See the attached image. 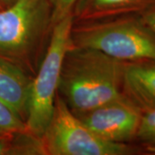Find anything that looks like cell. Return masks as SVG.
<instances>
[{
    "label": "cell",
    "mask_w": 155,
    "mask_h": 155,
    "mask_svg": "<svg viewBox=\"0 0 155 155\" xmlns=\"http://www.w3.org/2000/svg\"><path fill=\"white\" fill-rule=\"evenodd\" d=\"M135 140L145 149L155 153V110L142 113Z\"/></svg>",
    "instance_id": "11"
},
{
    "label": "cell",
    "mask_w": 155,
    "mask_h": 155,
    "mask_svg": "<svg viewBox=\"0 0 155 155\" xmlns=\"http://www.w3.org/2000/svg\"><path fill=\"white\" fill-rule=\"evenodd\" d=\"M73 22V15L71 14L53 26L44 57L31 81L25 124L27 132L36 138H42L52 119L61 67L71 46Z\"/></svg>",
    "instance_id": "4"
},
{
    "label": "cell",
    "mask_w": 155,
    "mask_h": 155,
    "mask_svg": "<svg viewBox=\"0 0 155 155\" xmlns=\"http://www.w3.org/2000/svg\"><path fill=\"white\" fill-rule=\"evenodd\" d=\"M52 7L53 26L67 16L72 14L78 0H49Z\"/></svg>",
    "instance_id": "13"
},
{
    "label": "cell",
    "mask_w": 155,
    "mask_h": 155,
    "mask_svg": "<svg viewBox=\"0 0 155 155\" xmlns=\"http://www.w3.org/2000/svg\"><path fill=\"white\" fill-rule=\"evenodd\" d=\"M46 155L41 139L26 132L0 135V155Z\"/></svg>",
    "instance_id": "10"
},
{
    "label": "cell",
    "mask_w": 155,
    "mask_h": 155,
    "mask_svg": "<svg viewBox=\"0 0 155 155\" xmlns=\"http://www.w3.org/2000/svg\"><path fill=\"white\" fill-rule=\"evenodd\" d=\"M122 91L142 113L155 110V61L125 62Z\"/></svg>",
    "instance_id": "8"
},
{
    "label": "cell",
    "mask_w": 155,
    "mask_h": 155,
    "mask_svg": "<svg viewBox=\"0 0 155 155\" xmlns=\"http://www.w3.org/2000/svg\"><path fill=\"white\" fill-rule=\"evenodd\" d=\"M41 140L46 155H128L140 152L127 143L100 138L72 113L59 95Z\"/></svg>",
    "instance_id": "5"
},
{
    "label": "cell",
    "mask_w": 155,
    "mask_h": 155,
    "mask_svg": "<svg viewBox=\"0 0 155 155\" xmlns=\"http://www.w3.org/2000/svg\"><path fill=\"white\" fill-rule=\"evenodd\" d=\"M33 76L16 62L0 56V100L25 122Z\"/></svg>",
    "instance_id": "7"
},
{
    "label": "cell",
    "mask_w": 155,
    "mask_h": 155,
    "mask_svg": "<svg viewBox=\"0 0 155 155\" xmlns=\"http://www.w3.org/2000/svg\"><path fill=\"white\" fill-rule=\"evenodd\" d=\"M71 45L122 62L155 61V34L139 15L73 22Z\"/></svg>",
    "instance_id": "2"
},
{
    "label": "cell",
    "mask_w": 155,
    "mask_h": 155,
    "mask_svg": "<svg viewBox=\"0 0 155 155\" xmlns=\"http://www.w3.org/2000/svg\"><path fill=\"white\" fill-rule=\"evenodd\" d=\"M26 131L25 122L0 100V135Z\"/></svg>",
    "instance_id": "12"
},
{
    "label": "cell",
    "mask_w": 155,
    "mask_h": 155,
    "mask_svg": "<svg viewBox=\"0 0 155 155\" xmlns=\"http://www.w3.org/2000/svg\"><path fill=\"white\" fill-rule=\"evenodd\" d=\"M16 0H0V7L3 9V8H5L8 7L11 5H12Z\"/></svg>",
    "instance_id": "15"
},
{
    "label": "cell",
    "mask_w": 155,
    "mask_h": 155,
    "mask_svg": "<svg viewBox=\"0 0 155 155\" xmlns=\"http://www.w3.org/2000/svg\"><path fill=\"white\" fill-rule=\"evenodd\" d=\"M141 116V110L125 97L77 116L103 140L128 143L135 140Z\"/></svg>",
    "instance_id": "6"
},
{
    "label": "cell",
    "mask_w": 155,
    "mask_h": 155,
    "mask_svg": "<svg viewBox=\"0 0 155 155\" xmlns=\"http://www.w3.org/2000/svg\"><path fill=\"white\" fill-rule=\"evenodd\" d=\"M139 16L155 34V6L141 13Z\"/></svg>",
    "instance_id": "14"
},
{
    "label": "cell",
    "mask_w": 155,
    "mask_h": 155,
    "mask_svg": "<svg viewBox=\"0 0 155 155\" xmlns=\"http://www.w3.org/2000/svg\"><path fill=\"white\" fill-rule=\"evenodd\" d=\"M124 65L97 50L71 45L61 67L58 95L76 116L125 97Z\"/></svg>",
    "instance_id": "1"
},
{
    "label": "cell",
    "mask_w": 155,
    "mask_h": 155,
    "mask_svg": "<svg viewBox=\"0 0 155 155\" xmlns=\"http://www.w3.org/2000/svg\"><path fill=\"white\" fill-rule=\"evenodd\" d=\"M52 28L49 0H16L0 10V56L33 72Z\"/></svg>",
    "instance_id": "3"
},
{
    "label": "cell",
    "mask_w": 155,
    "mask_h": 155,
    "mask_svg": "<svg viewBox=\"0 0 155 155\" xmlns=\"http://www.w3.org/2000/svg\"><path fill=\"white\" fill-rule=\"evenodd\" d=\"M155 6V0H78L72 11L74 22L140 15Z\"/></svg>",
    "instance_id": "9"
},
{
    "label": "cell",
    "mask_w": 155,
    "mask_h": 155,
    "mask_svg": "<svg viewBox=\"0 0 155 155\" xmlns=\"http://www.w3.org/2000/svg\"><path fill=\"white\" fill-rule=\"evenodd\" d=\"M1 9H2V8H1V7H0V10H1Z\"/></svg>",
    "instance_id": "16"
}]
</instances>
